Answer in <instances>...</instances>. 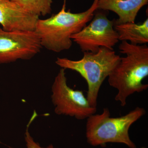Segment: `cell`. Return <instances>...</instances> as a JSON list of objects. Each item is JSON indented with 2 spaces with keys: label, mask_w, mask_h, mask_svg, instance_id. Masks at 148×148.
<instances>
[{
  "label": "cell",
  "mask_w": 148,
  "mask_h": 148,
  "mask_svg": "<svg viewBox=\"0 0 148 148\" xmlns=\"http://www.w3.org/2000/svg\"><path fill=\"white\" fill-rule=\"evenodd\" d=\"M119 49L125 56L121 57L108 77V81L118 90L115 100L124 107L128 97L148 88V85L143 82L148 76V47L147 45L122 41Z\"/></svg>",
  "instance_id": "cell-1"
},
{
  "label": "cell",
  "mask_w": 148,
  "mask_h": 148,
  "mask_svg": "<svg viewBox=\"0 0 148 148\" xmlns=\"http://www.w3.org/2000/svg\"><path fill=\"white\" fill-rule=\"evenodd\" d=\"M98 0L83 12L74 13L66 10V0L61 10L46 19H39L35 32L42 47L59 53L68 50L73 44L72 35L79 32L91 21L97 10Z\"/></svg>",
  "instance_id": "cell-2"
},
{
  "label": "cell",
  "mask_w": 148,
  "mask_h": 148,
  "mask_svg": "<svg viewBox=\"0 0 148 148\" xmlns=\"http://www.w3.org/2000/svg\"><path fill=\"white\" fill-rule=\"evenodd\" d=\"M83 53L80 60L58 57L55 63L61 69L77 72L84 79L88 86L86 98L90 106L97 108L101 86L119 62L121 57L114 50L106 47H101L95 53Z\"/></svg>",
  "instance_id": "cell-3"
},
{
  "label": "cell",
  "mask_w": 148,
  "mask_h": 148,
  "mask_svg": "<svg viewBox=\"0 0 148 148\" xmlns=\"http://www.w3.org/2000/svg\"><path fill=\"white\" fill-rule=\"evenodd\" d=\"M146 113L145 109L138 107L124 115L112 117L109 109L104 108L101 114H93L86 119V135L88 143L92 146L121 143L130 148H136L130 137L129 129Z\"/></svg>",
  "instance_id": "cell-4"
},
{
  "label": "cell",
  "mask_w": 148,
  "mask_h": 148,
  "mask_svg": "<svg viewBox=\"0 0 148 148\" xmlns=\"http://www.w3.org/2000/svg\"><path fill=\"white\" fill-rule=\"evenodd\" d=\"M106 12L97 9L91 21L71 37L83 52L95 53L101 47L114 50L119 42L114 20L108 18Z\"/></svg>",
  "instance_id": "cell-5"
},
{
  "label": "cell",
  "mask_w": 148,
  "mask_h": 148,
  "mask_svg": "<svg viewBox=\"0 0 148 148\" xmlns=\"http://www.w3.org/2000/svg\"><path fill=\"white\" fill-rule=\"evenodd\" d=\"M51 91V100L57 114L84 120L97 111V108L90 106L82 91L69 87L64 69H61L55 77Z\"/></svg>",
  "instance_id": "cell-6"
},
{
  "label": "cell",
  "mask_w": 148,
  "mask_h": 148,
  "mask_svg": "<svg viewBox=\"0 0 148 148\" xmlns=\"http://www.w3.org/2000/svg\"><path fill=\"white\" fill-rule=\"evenodd\" d=\"M42 47L35 31L7 32L0 28V64L31 59Z\"/></svg>",
  "instance_id": "cell-7"
},
{
  "label": "cell",
  "mask_w": 148,
  "mask_h": 148,
  "mask_svg": "<svg viewBox=\"0 0 148 148\" xmlns=\"http://www.w3.org/2000/svg\"><path fill=\"white\" fill-rule=\"evenodd\" d=\"M39 19L12 0H0V24L4 31H35Z\"/></svg>",
  "instance_id": "cell-8"
},
{
  "label": "cell",
  "mask_w": 148,
  "mask_h": 148,
  "mask_svg": "<svg viewBox=\"0 0 148 148\" xmlns=\"http://www.w3.org/2000/svg\"><path fill=\"white\" fill-rule=\"evenodd\" d=\"M148 3V0H98L97 9L114 12L119 17L114 19V23L123 24L135 22L139 12Z\"/></svg>",
  "instance_id": "cell-9"
},
{
  "label": "cell",
  "mask_w": 148,
  "mask_h": 148,
  "mask_svg": "<svg viewBox=\"0 0 148 148\" xmlns=\"http://www.w3.org/2000/svg\"><path fill=\"white\" fill-rule=\"evenodd\" d=\"M114 28L118 35L119 40L133 45H143L148 42V18L141 23L135 22L123 24L114 23Z\"/></svg>",
  "instance_id": "cell-10"
},
{
  "label": "cell",
  "mask_w": 148,
  "mask_h": 148,
  "mask_svg": "<svg viewBox=\"0 0 148 148\" xmlns=\"http://www.w3.org/2000/svg\"><path fill=\"white\" fill-rule=\"evenodd\" d=\"M30 13L39 17L50 14L52 0H12Z\"/></svg>",
  "instance_id": "cell-11"
},
{
  "label": "cell",
  "mask_w": 148,
  "mask_h": 148,
  "mask_svg": "<svg viewBox=\"0 0 148 148\" xmlns=\"http://www.w3.org/2000/svg\"><path fill=\"white\" fill-rule=\"evenodd\" d=\"M37 116V114L36 112H34V114L33 115L30 121L27 125V129H26V132H25V139L26 141V145L27 148H56L53 147L52 145H51L47 148H43L40 147L38 143H36L34 139L32 138L30 133L29 132V127L30 125L34 121V120Z\"/></svg>",
  "instance_id": "cell-12"
}]
</instances>
